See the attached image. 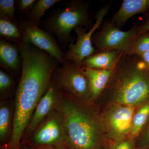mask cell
I'll list each match as a JSON object with an SVG mask.
<instances>
[{
  "mask_svg": "<svg viewBox=\"0 0 149 149\" xmlns=\"http://www.w3.org/2000/svg\"><path fill=\"white\" fill-rule=\"evenodd\" d=\"M53 72L45 62L34 59L23 62L14 104L12 134L2 149H19L35 108L50 85Z\"/></svg>",
  "mask_w": 149,
  "mask_h": 149,
  "instance_id": "6da1fadb",
  "label": "cell"
},
{
  "mask_svg": "<svg viewBox=\"0 0 149 149\" xmlns=\"http://www.w3.org/2000/svg\"><path fill=\"white\" fill-rule=\"evenodd\" d=\"M61 93L59 109L64 119L66 148L105 149L106 141L100 117L91 104Z\"/></svg>",
  "mask_w": 149,
  "mask_h": 149,
  "instance_id": "7a4b0ae2",
  "label": "cell"
},
{
  "mask_svg": "<svg viewBox=\"0 0 149 149\" xmlns=\"http://www.w3.org/2000/svg\"><path fill=\"white\" fill-rule=\"evenodd\" d=\"M104 91L114 103L139 107L149 99V67L138 55L123 54Z\"/></svg>",
  "mask_w": 149,
  "mask_h": 149,
  "instance_id": "3957f363",
  "label": "cell"
},
{
  "mask_svg": "<svg viewBox=\"0 0 149 149\" xmlns=\"http://www.w3.org/2000/svg\"><path fill=\"white\" fill-rule=\"evenodd\" d=\"M65 3L64 8L55 10L40 24L44 30L56 35L59 46L64 52L73 42L70 36L72 30L79 26L89 27L91 22L88 2L73 0L65 1Z\"/></svg>",
  "mask_w": 149,
  "mask_h": 149,
  "instance_id": "277c9868",
  "label": "cell"
},
{
  "mask_svg": "<svg viewBox=\"0 0 149 149\" xmlns=\"http://www.w3.org/2000/svg\"><path fill=\"white\" fill-rule=\"evenodd\" d=\"M52 81L66 95L89 104L93 101L88 78L73 62L64 61L54 71Z\"/></svg>",
  "mask_w": 149,
  "mask_h": 149,
  "instance_id": "5b68a950",
  "label": "cell"
},
{
  "mask_svg": "<svg viewBox=\"0 0 149 149\" xmlns=\"http://www.w3.org/2000/svg\"><path fill=\"white\" fill-rule=\"evenodd\" d=\"M138 25L136 22L128 31H123L110 20L106 22L92 37L95 53L116 50L124 54H132L133 44L139 35Z\"/></svg>",
  "mask_w": 149,
  "mask_h": 149,
  "instance_id": "8992f818",
  "label": "cell"
},
{
  "mask_svg": "<svg viewBox=\"0 0 149 149\" xmlns=\"http://www.w3.org/2000/svg\"><path fill=\"white\" fill-rule=\"evenodd\" d=\"M138 107L113 103L105 112L100 118L107 141L118 142L129 138Z\"/></svg>",
  "mask_w": 149,
  "mask_h": 149,
  "instance_id": "52a82bcc",
  "label": "cell"
},
{
  "mask_svg": "<svg viewBox=\"0 0 149 149\" xmlns=\"http://www.w3.org/2000/svg\"><path fill=\"white\" fill-rule=\"evenodd\" d=\"M27 140L34 148H66L64 119L59 108L48 116Z\"/></svg>",
  "mask_w": 149,
  "mask_h": 149,
  "instance_id": "ba28073f",
  "label": "cell"
},
{
  "mask_svg": "<svg viewBox=\"0 0 149 149\" xmlns=\"http://www.w3.org/2000/svg\"><path fill=\"white\" fill-rule=\"evenodd\" d=\"M111 6L110 3L107 4L97 12L95 17V22L89 31L82 26L74 29V32L77 35V40L74 44L72 42L69 44L68 49L65 52L64 61L73 62L82 66V63L85 58L95 53V49L92 43V37L96 31L100 28L104 19L108 13Z\"/></svg>",
  "mask_w": 149,
  "mask_h": 149,
  "instance_id": "9c48e42d",
  "label": "cell"
},
{
  "mask_svg": "<svg viewBox=\"0 0 149 149\" xmlns=\"http://www.w3.org/2000/svg\"><path fill=\"white\" fill-rule=\"evenodd\" d=\"M23 40L56 59L61 64L64 61L65 52L61 49L53 35L34 24L26 17L17 21Z\"/></svg>",
  "mask_w": 149,
  "mask_h": 149,
  "instance_id": "30bf717a",
  "label": "cell"
},
{
  "mask_svg": "<svg viewBox=\"0 0 149 149\" xmlns=\"http://www.w3.org/2000/svg\"><path fill=\"white\" fill-rule=\"evenodd\" d=\"M61 98V92L51 81L47 90L35 108L24 132L23 139L27 140L29 139L41 123L48 116L58 109Z\"/></svg>",
  "mask_w": 149,
  "mask_h": 149,
  "instance_id": "8fae6325",
  "label": "cell"
},
{
  "mask_svg": "<svg viewBox=\"0 0 149 149\" xmlns=\"http://www.w3.org/2000/svg\"><path fill=\"white\" fill-rule=\"evenodd\" d=\"M0 66L13 76L20 77L22 60L19 46L1 38Z\"/></svg>",
  "mask_w": 149,
  "mask_h": 149,
  "instance_id": "7c38bea8",
  "label": "cell"
},
{
  "mask_svg": "<svg viewBox=\"0 0 149 149\" xmlns=\"http://www.w3.org/2000/svg\"><path fill=\"white\" fill-rule=\"evenodd\" d=\"M149 9V0H124L110 21L120 29L133 16L146 13Z\"/></svg>",
  "mask_w": 149,
  "mask_h": 149,
  "instance_id": "4fadbf2b",
  "label": "cell"
},
{
  "mask_svg": "<svg viewBox=\"0 0 149 149\" xmlns=\"http://www.w3.org/2000/svg\"><path fill=\"white\" fill-rule=\"evenodd\" d=\"M123 54L116 50L95 53L85 58L82 63V66L93 69H113Z\"/></svg>",
  "mask_w": 149,
  "mask_h": 149,
  "instance_id": "5bb4252c",
  "label": "cell"
},
{
  "mask_svg": "<svg viewBox=\"0 0 149 149\" xmlns=\"http://www.w3.org/2000/svg\"><path fill=\"white\" fill-rule=\"evenodd\" d=\"M82 67L89 81L92 101L95 100L102 94L106 88L113 69H93Z\"/></svg>",
  "mask_w": 149,
  "mask_h": 149,
  "instance_id": "9a60e30c",
  "label": "cell"
},
{
  "mask_svg": "<svg viewBox=\"0 0 149 149\" xmlns=\"http://www.w3.org/2000/svg\"><path fill=\"white\" fill-rule=\"evenodd\" d=\"M14 105L8 101H2L0 104V141L1 143H8L13 128Z\"/></svg>",
  "mask_w": 149,
  "mask_h": 149,
  "instance_id": "2e32d148",
  "label": "cell"
},
{
  "mask_svg": "<svg viewBox=\"0 0 149 149\" xmlns=\"http://www.w3.org/2000/svg\"><path fill=\"white\" fill-rule=\"evenodd\" d=\"M149 122V99L139 106L133 118L129 138L134 139L140 137Z\"/></svg>",
  "mask_w": 149,
  "mask_h": 149,
  "instance_id": "e0dca14e",
  "label": "cell"
},
{
  "mask_svg": "<svg viewBox=\"0 0 149 149\" xmlns=\"http://www.w3.org/2000/svg\"><path fill=\"white\" fill-rule=\"evenodd\" d=\"M1 38L20 47L23 41L22 34L16 20L0 17Z\"/></svg>",
  "mask_w": 149,
  "mask_h": 149,
  "instance_id": "ac0fdd59",
  "label": "cell"
},
{
  "mask_svg": "<svg viewBox=\"0 0 149 149\" xmlns=\"http://www.w3.org/2000/svg\"><path fill=\"white\" fill-rule=\"evenodd\" d=\"M65 1L62 0L37 1L33 6L32 10L25 15L26 17L37 26H40L42 21L41 18L46 12L57 3Z\"/></svg>",
  "mask_w": 149,
  "mask_h": 149,
  "instance_id": "d6986e66",
  "label": "cell"
},
{
  "mask_svg": "<svg viewBox=\"0 0 149 149\" xmlns=\"http://www.w3.org/2000/svg\"><path fill=\"white\" fill-rule=\"evenodd\" d=\"M147 51H149V32L138 35L133 44L132 54L139 55Z\"/></svg>",
  "mask_w": 149,
  "mask_h": 149,
  "instance_id": "ffe728a7",
  "label": "cell"
},
{
  "mask_svg": "<svg viewBox=\"0 0 149 149\" xmlns=\"http://www.w3.org/2000/svg\"><path fill=\"white\" fill-rule=\"evenodd\" d=\"M15 84L12 75L3 70H0V94L2 97L8 94Z\"/></svg>",
  "mask_w": 149,
  "mask_h": 149,
  "instance_id": "44dd1931",
  "label": "cell"
},
{
  "mask_svg": "<svg viewBox=\"0 0 149 149\" xmlns=\"http://www.w3.org/2000/svg\"><path fill=\"white\" fill-rule=\"evenodd\" d=\"M15 4V1L14 0H1L0 17L16 20Z\"/></svg>",
  "mask_w": 149,
  "mask_h": 149,
  "instance_id": "7402d4cb",
  "label": "cell"
},
{
  "mask_svg": "<svg viewBox=\"0 0 149 149\" xmlns=\"http://www.w3.org/2000/svg\"><path fill=\"white\" fill-rule=\"evenodd\" d=\"M136 146L135 140L128 138L118 142L105 141V149H135Z\"/></svg>",
  "mask_w": 149,
  "mask_h": 149,
  "instance_id": "603a6c76",
  "label": "cell"
},
{
  "mask_svg": "<svg viewBox=\"0 0 149 149\" xmlns=\"http://www.w3.org/2000/svg\"><path fill=\"white\" fill-rule=\"evenodd\" d=\"M37 0H17L15 1V9L17 13L26 15L32 10Z\"/></svg>",
  "mask_w": 149,
  "mask_h": 149,
  "instance_id": "cb8c5ba5",
  "label": "cell"
},
{
  "mask_svg": "<svg viewBox=\"0 0 149 149\" xmlns=\"http://www.w3.org/2000/svg\"><path fill=\"white\" fill-rule=\"evenodd\" d=\"M137 149H147L149 148V122L139 137Z\"/></svg>",
  "mask_w": 149,
  "mask_h": 149,
  "instance_id": "d4e9b609",
  "label": "cell"
},
{
  "mask_svg": "<svg viewBox=\"0 0 149 149\" xmlns=\"http://www.w3.org/2000/svg\"><path fill=\"white\" fill-rule=\"evenodd\" d=\"M144 19L138 27V35L149 32V9L144 14Z\"/></svg>",
  "mask_w": 149,
  "mask_h": 149,
  "instance_id": "484cf974",
  "label": "cell"
},
{
  "mask_svg": "<svg viewBox=\"0 0 149 149\" xmlns=\"http://www.w3.org/2000/svg\"><path fill=\"white\" fill-rule=\"evenodd\" d=\"M138 55L140 56L142 59L149 67V51L144 52L139 54Z\"/></svg>",
  "mask_w": 149,
  "mask_h": 149,
  "instance_id": "4316f807",
  "label": "cell"
},
{
  "mask_svg": "<svg viewBox=\"0 0 149 149\" xmlns=\"http://www.w3.org/2000/svg\"><path fill=\"white\" fill-rule=\"evenodd\" d=\"M34 149H68L64 147H44L34 148Z\"/></svg>",
  "mask_w": 149,
  "mask_h": 149,
  "instance_id": "83f0119b",
  "label": "cell"
},
{
  "mask_svg": "<svg viewBox=\"0 0 149 149\" xmlns=\"http://www.w3.org/2000/svg\"><path fill=\"white\" fill-rule=\"evenodd\" d=\"M135 149H137V148H135Z\"/></svg>",
  "mask_w": 149,
  "mask_h": 149,
  "instance_id": "f1b7e54d",
  "label": "cell"
},
{
  "mask_svg": "<svg viewBox=\"0 0 149 149\" xmlns=\"http://www.w3.org/2000/svg\"><path fill=\"white\" fill-rule=\"evenodd\" d=\"M149 149V148H148V149Z\"/></svg>",
  "mask_w": 149,
  "mask_h": 149,
  "instance_id": "f546056e",
  "label": "cell"
}]
</instances>
